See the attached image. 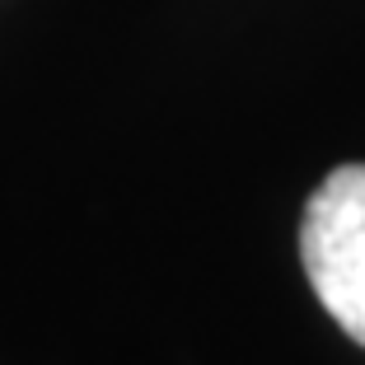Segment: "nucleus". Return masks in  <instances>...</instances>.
Instances as JSON below:
<instances>
[{
  "instance_id": "obj_1",
  "label": "nucleus",
  "mask_w": 365,
  "mask_h": 365,
  "mask_svg": "<svg viewBox=\"0 0 365 365\" xmlns=\"http://www.w3.org/2000/svg\"><path fill=\"white\" fill-rule=\"evenodd\" d=\"M300 262L319 304L365 346V164H342L314 187L300 220Z\"/></svg>"
}]
</instances>
